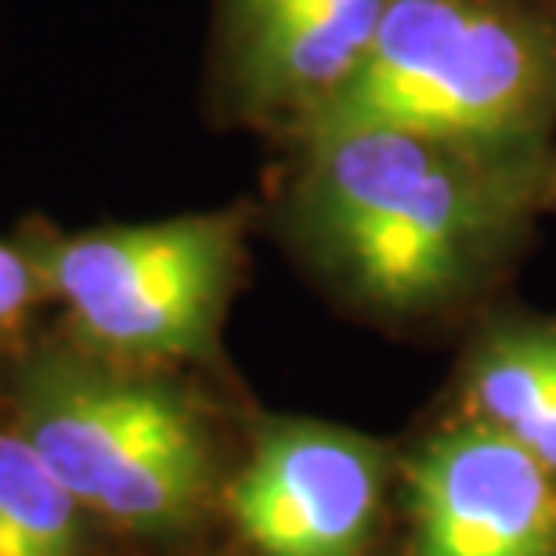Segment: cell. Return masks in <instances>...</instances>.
<instances>
[{
    "mask_svg": "<svg viewBox=\"0 0 556 556\" xmlns=\"http://www.w3.org/2000/svg\"><path fill=\"white\" fill-rule=\"evenodd\" d=\"M289 236L380 321L448 318L488 293L549 206L556 141L405 124L321 127L282 144Z\"/></svg>",
    "mask_w": 556,
    "mask_h": 556,
    "instance_id": "cell-1",
    "label": "cell"
},
{
    "mask_svg": "<svg viewBox=\"0 0 556 556\" xmlns=\"http://www.w3.org/2000/svg\"><path fill=\"white\" fill-rule=\"evenodd\" d=\"M351 124L556 141V11L539 0H391L358 80L315 130Z\"/></svg>",
    "mask_w": 556,
    "mask_h": 556,
    "instance_id": "cell-2",
    "label": "cell"
},
{
    "mask_svg": "<svg viewBox=\"0 0 556 556\" xmlns=\"http://www.w3.org/2000/svg\"><path fill=\"white\" fill-rule=\"evenodd\" d=\"M18 433L76 503L138 531L181 528L214 473L195 408L109 362H40L22 387Z\"/></svg>",
    "mask_w": 556,
    "mask_h": 556,
    "instance_id": "cell-3",
    "label": "cell"
},
{
    "mask_svg": "<svg viewBox=\"0 0 556 556\" xmlns=\"http://www.w3.org/2000/svg\"><path fill=\"white\" fill-rule=\"evenodd\" d=\"M29 261L76 332L105 358H206L247 264V210L80 231L51 239Z\"/></svg>",
    "mask_w": 556,
    "mask_h": 556,
    "instance_id": "cell-4",
    "label": "cell"
},
{
    "mask_svg": "<svg viewBox=\"0 0 556 556\" xmlns=\"http://www.w3.org/2000/svg\"><path fill=\"white\" fill-rule=\"evenodd\" d=\"M391 0H214L206 109L286 144L358 80Z\"/></svg>",
    "mask_w": 556,
    "mask_h": 556,
    "instance_id": "cell-5",
    "label": "cell"
},
{
    "mask_svg": "<svg viewBox=\"0 0 556 556\" xmlns=\"http://www.w3.org/2000/svg\"><path fill=\"white\" fill-rule=\"evenodd\" d=\"M416 556H556V473L463 419L408 463Z\"/></svg>",
    "mask_w": 556,
    "mask_h": 556,
    "instance_id": "cell-6",
    "label": "cell"
},
{
    "mask_svg": "<svg viewBox=\"0 0 556 556\" xmlns=\"http://www.w3.org/2000/svg\"><path fill=\"white\" fill-rule=\"evenodd\" d=\"M380 488L383 459L358 433L286 422L253 448L228 509L261 556H351L369 539Z\"/></svg>",
    "mask_w": 556,
    "mask_h": 556,
    "instance_id": "cell-7",
    "label": "cell"
},
{
    "mask_svg": "<svg viewBox=\"0 0 556 556\" xmlns=\"http://www.w3.org/2000/svg\"><path fill=\"white\" fill-rule=\"evenodd\" d=\"M466 419L488 422L556 473V318L503 315L470 343Z\"/></svg>",
    "mask_w": 556,
    "mask_h": 556,
    "instance_id": "cell-8",
    "label": "cell"
},
{
    "mask_svg": "<svg viewBox=\"0 0 556 556\" xmlns=\"http://www.w3.org/2000/svg\"><path fill=\"white\" fill-rule=\"evenodd\" d=\"M80 503L18 430L0 433V556H76Z\"/></svg>",
    "mask_w": 556,
    "mask_h": 556,
    "instance_id": "cell-9",
    "label": "cell"
},
{
    "mask_svg": "<svg viewBox=\"0 0 556 556\" xmlns=\"http://www.w3.org/2000/svg\"><path fill=\"white\" fill-rule=\"evenodd\" d=\"M40 278L26 253L11 250L8 242H0V329L11 326L22 311L29 307L33 293H37Z\"/></svg>",
    "mask_w": 556,
    "mask_h": 556,
    "instance_id": "cell-10",
    "label": "cell"
},
{
    "mask_svg": "<svg viewBox=\"0 0 556 556\" xmlns=\"http://www.w3.org/2000/svg\"><path fill=\"white\" fill-rule=\"evenodd\" d=\"M549 206H556V160H553V185H549Z\"/></svg>",
    "mask_w": 556,
    "mask_h": 556,
    "instance_id": "cell-11",
    "label": "cell"
},
{
    "mask_svg": "<svg viewBox=\"0 0 556 556\" xmlns=\"http://www.w3.org/2000/svg\"><path fill=\"white\" fill-rule=\"evenodd\" d=\"M539 4H546V8H553V11H556V0H539Z\"/></svg>",
    "mask_w": 556,
    "mask_h": 556,
    "instance_id": "cell-12",
    "label": "cell"
}]
</instances>
